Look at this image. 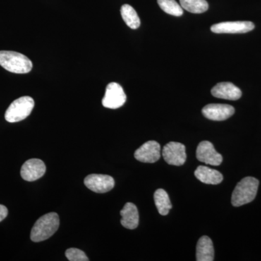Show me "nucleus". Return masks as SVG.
I'll return each mask as SVG.
<instances>
[{
    "label": "nucleus",
    "mask_w": 261,
    "mask_h": 261,
    "mask_svg": "<svg viewBox=\"0 0 261 261\" xmlns=\"http://www.w3.org/2000/svg\"><path fill=\"white\" fill-rule=\"evenodd\" d=\"M59 216L56 213H49L39 218L33 226L31 240L34 243L44 241L51 238L59 228Z\"/></svg>",
    "instance_id": "1"
},
{
    "label": "nucleus",
    "mask_w": 261,
    "mask_h": 261,
    "mask_svg": "<svg viewBox=\"0 0 261 261\" xmlns=\"http://www.w3.org/2000/svg\"><path fill=\"white\" fill-rule=\"evenodd\" d=\"M258 186V180L255 178L247 176L243 178L233 190L231 196L232 205L234 207H240L251 202L256 197Z\"/></svg>",
    "instance_id": "2"
},
{
    "label": "nucleus",
    "mask_w": 261,
    "mask_h": 261,
    "mask_svg": "<svg viewBox=\"0 0 261 261\" xmlns=\"http://www.w3.org/2000/svg\"><path fill=\"white\" fill-rule=\"evenodd\" d=\"M0 65L14 73H27L32 70L33 63L27 56L13 51H0Z\"/></svg>",
    "instance_id": "3"
},
{
    "label": "nucleus",
    "mask_w": 261,
    "mask_h": 261,
    "mask_svg": "<svg viewBox=\"0 0 261 261\" xmlns=\"http://www.w3.org/2000/svg\"><path fill=\"white\" fill-rule=\"evenodd\" d=\"M34 105V99L29 96L15 99L5 112V120L9 123L23 121L32 112Z\"/></svg>",
    "instance_id": "4"
},
{
    "label": "nucleus",
    "mask_w": 261,
    "mask_h": 261,
    "mask_svg": "<svg viewBox=\"0 0 261 261\" xmlns=\"http://www.w3.org/2000/svg\"><path fill=\"white\" fill-rule=\"evenodd\" d=\"M126 101V94L119 84L111 82L108 84L102 101L105 108L117 109L122 107Z\"/></svg>",
    "instance_id": "5"
},
{
    "label": "nucleus",
    "mask_w": 261,
    "mask_h": 261,
    "mask_svg": "<svg viewBox=\"0 0 261 261\" xmlns=\"http://www.w3.org/2000/svg\"><path fill=\"white\" fill-rule=\"evenodd\" d=\"M163 157L165 161L172 166H182L186 162V147L179 142H171L164 146Z\"/></svg>",
    "instance_id": "6"
},
{
    "label": "nucleus",
    "mask_w": 261,
    "mask_h": 261,
    "mask_svg": "<svg viewBox=\"0 0 261 261\" xmlns=\"http://www.w3.org/2000/svg\"><path fill=\"white\" fill-rule=\"evenodd\" d=\"M196 156L200 162L211 165V166H219L223 161L221 154L216 150L214 145L208 141H202L197 146Z\"/></svg>",
    "instance_id": "7"
},
{
    "label": "nucleus",
    "mask_w": 261,
    "mask_h": 261,
    "mask_svg": "<svg viewBox=\"0 0 261 261\" xmlns=\"http://www.w3.org/2000/svg\"><path fill=\"white\" fill-rule=\"evenodd\" d=\"M84 185L96 193H106L114 187L115 181L108 175L91 174L84 179Z\"/></svg>",
    "instance_id": "8"
},
{
    "label": "nucleus",
    "mask_w": 261,
    "mask_h": 261,
    "mask_svg": "<svg viewBox=\"0 0 261 261\" xmlns=\"http://www.w3.org/2000/svg\"><path fill=\"white\" fill-rule=\"evenodd\" d=\"M254 28L255 25L250 21H228L214 24L211 30L216 34H244Z\"/></svg>",
    "instance_id": "9"
},
{
    "label": "nucleus",
    "mask_w": 261,
    "mask_h": 261,
    "mask_svg": "<svg viewBox=\"0 0 261 261\" xmlns=\"http://www.w3.org/2000/svg\"><path fill=\"white\" fill-rule=\"evenodd\" d=\"M161 145L155 141H148L135 151V157L142 163H153L161 158Z\"/></svg>",
    "instance_id": "10"
},
{
    "label": "nucleus",
    "mask_w": 261,
    "mask_h": 261,
    "mask_svg": "<svg viewBox=\"0 0 261 261\" xmlns=\"http://www.w3.org/2000/svg\"><path fill=\"white\" fill-rule=\"evenodd\" d=\"M46 172V166L42 160L33 159L29 160L22 166L20 175L27 181H34L44 176Z\"/></svg>",
    "instance_id": "11"
},
{
    "label": "nucleus",
    "mask_w": 261,
    "mask_h": 261,
    "mask_svg": "<svg viewBox=\"0 0 261 261\" xmlns=\"http://www.w3.org/2000/svg\"><path fill=\"white\" fill-rule=\"evenodd\" d=\"M202 114L212 121H225L232 116L235 112L233 107L226 104H209L202 109Z\"/></svg>",
    "instance_id": "12"
},
{
    "label": "nucleus",
    "mask_w": 261,
    "mask_h": 261,
    "mask_svg": "<svg viewBox=\"0 0 261 261\" xmlns=\"http://www.w3.org/2000/svg\"><path fill=\"white\" fill-rule=\"evenodd\" d=\"M211 94L215 97L228 100H238L242 97V92L231 82H221L211 89Z\"/></svg>",
    "instance_id": "13"
},
{
    "label": "nucleus",
    "mask_w": 261,
    "mask_h": 261,
    "mask_svg": "<svg viewBox=\"0 0 261 261\" xmlns=\"http://www.w3.org/2000/svg\"><path fill=\"white\" fill-rule=\"evenodd\" d=\"M122 219L121 223L123 227L128 229H135L139 225L140 216L138 209L135 204L127 202L121 211Z\"/></svg>",
    "instance_id": "14"
},
{
    "label": "nucleus",
    "mask_w": 261,
    "mask_h": 261,
    "mask_svg": "<svg viewBox=\"0 0 261 261\" xmlns=\"http://www.w3.org/2000/svg\"><path fill=\"white\" fill-rule=\"evenodd\" d=\"M196 178L207 185H219L223 181V175L219 171L207 166H200L195 171Z\"/></svg>",
    "instance_id": "15"
},
{
    "label": "nucleus",
    "mask_w": 261,
    "mask_h": 261,
    "mask_svg": "<svg viewBox=\"0 0 261 261\" xmlns=\"http://www.w3.org/2000/svg\"><path fill=\"white\" fill-rule=\"evenodd\" d=\"M196 257L197 261L214 260V248L212 240L208 237L203 236L199 240L197 245Z\"/></svg>",
    "instance_id": "16"
},
{
    "label": "nucleus",
    "mask_w": 261,
    "mask_h": 261,
    "mask_svg": "<svg viewBox=\"0 0 261 261\" xmlns=\"http://www.w3.org/2000/svg\"><path fill=\"white\" fill-rule=\"evenodd\" d=\"M154 200L159 214L162 216L168 215L170 210L172 208L168 193L163 189H159L154 192Z\"/></svg>",
    "instance_id": "17"
},
{
    "label": "nucleus",
    "mask_w": 261,
    "mask_h": 261,
    "mask_svg": "<svg viewBox=\"0 0 261 261\" xmlns=\"http://www.w3.org/2000/svg\"><path fill=\"white\" fill-rule=\"evenodd\" d=\"M121 14L123 20L129 28L137 29L140 27V17L130 5H123L121 8Z\"/></svg>",
    "instance_id": "18"
},
{
    "label": "nucleus",
    "mask_w": 261,
    "mask_h": 261,
    "mask_svg": "<svg viewBox=\"0 0 261 261\" xmlns=\"http://www.w3.org/2000/svg\"><path fill=\"white\" fill-rule=\"evenodd\" d=\"M181 8L195 14L205 13L208 9L206 0H180Z\"/></svg>",
    "instance_id": "19"
},
{
    "label": "nucleus",
    "mask_w": 261,
    "mask_h": 261,
    "mask_svg": "<svg viewBox=\"0 0 261 261\" xmlns=\"http://www.w3.org/2000/svg\"><path fill=\"white\" fill-rule=\"evenodd\" d=\"M158 4L168 14L179 17L183 15V8L176 0H158Z\"/></svg>",
    "instance_id": "20"
},
{
    "label": "nucleus",
    "mask_w": 261,
    "mask_h": 261,
    "mask_svg": "<svg viewBox=\"0 0 261 261\" xmlns=\"http://www.w3.org/2000/svg\"><path fill=\"white\" fill-rule=\"evenodd\" d=\"M65 256L70 261H88L89 258L82 250L77 248H70L65 252Z\"/></svg>",
    "instance_id": "21"
},
{
    "label": "nucleus",
    "mask_w": 261,
    "mask_h": 261,
    "mask_svg": "<svg viewBox=\"0 0 261 261\" xmlns=\"http://www.w3.org/2000/svg\"><path fill=\"white\" fill-rule=\"evenodd\" d=\"M8 214V208L4 205H0V222L7 217Z\"/></svg>",
    "instance_id": "22"
}]
</instances>
